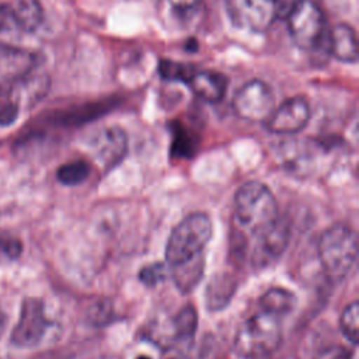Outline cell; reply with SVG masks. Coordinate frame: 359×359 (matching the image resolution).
<instances>
[{
  "mask_svg": "<svg viewBox=\"0 0 359 359\" xmlns=\"http://www.w3.org/2000/svg\"><path fill=\"white\" fill-rule=\"evenodd\" d=\"M278 203L269 188L261 182L243 184L234 195V220L241 230L257 237L279 219Z\"/></svg>",
  "mask_w": 359,
  "mask_h": 359,
  "instance_id": "6da1fadb",
  "label": "cell"
},
{
  "mask_svg": "<svg viewBox=\"0 0 359 359\" xmlns=\"http://www.w3.org/2000/svg\"><path fill=\"white\" fill-rule=\"evenodd\" d=\"M280 318L259 310L238 328L234 348L241 359H272L280 346Z\"/></svg>",
  "mask_w": 359,
  "mask_h": 359,
  "instance_id": "7a4b0ae2",
  "label": "cell"
},
{
  "mask_svg": "<svg viewBox=\"0 0 359 359\" xmlns=\"http://www.w3.org/2000/svg\"><path fill=\"white\" fill-rule=\"evenodd\" d=\"M213 226L206 213L187 216L171 231L165 245L167 268L180 266L203 257V250L212 237Z\"/></svg>",
  "mask_w": 359,
  "mask_h": 359,
  "instance_id": "3957f363",
  "label": "cell"
},
{
  "mask_svg": "<svg viewBox=\"0 0 359 359\" xmlns=\"http://www.w3.org/2000/svg\"><path fill=\"white\" fill-rule=\"evenodd\" d=\"M317 250L325 275L331 280L339 282L356 264V233L345 224H334L321 234Z\"/></svg>",
  "mask_w": 359,
  "mask_h": 359,
  "instance_id": "277c9868",
  "label": "cell"
},
{
  "mask_svg": "<svg viewBox=\"0 0 359 359\" xmlns=\"http://www.w3.org/2000/svg\"><path fill=\"white\" fill-rule=\"evenodd\" d=\"M287 28L293 42L306 50H313L323 39L325 17L311 0H297L287 14Z\"/></svg>",
  "mask_w": 359,
  "mask_h": 359,
  "instance_id": "5b68a950",
  "label": "cell"
},
{
  "mask_svg": "<svg viewBox=\"0 0 359 359\" xmlns=\"http://www.w3.org/2000/svg\"><path fill=\"white\" fill-rule=\"evenodd\" d=\"M49 327L45 304L38 297H25L21 303L18 320L10 334V344L20 349L38 346Z\"/></svg>",
  "mask_w": 359,
  "mask_h": 359,
  "instance_id": "8992f818",
  "label": "cell"
},
{
  "mask_svg": "<svg viewBox=\"0 0 359 359\" xmlns=\"http://www.w3.org/2000/svg\"><path fill=\"white\" fill-rule=\"evenodd\" d=\"M231 22L250 32L266 31L278 17L279 0H224Z\"/></svg>",
  "mask_w": 359,
  "mask_h": 359,
  "instance_id": "52a82bcc",
  "label": "cell"
},
{
  "mask_svg": "<svg viewBox=\"0 0 359 359\" xmlns=\"http://www.w3.org/2000/svg\"><path fill=\"white\" fill-rule=\"evenodd\" d=\"M275 98L271 87L261 80L245 83L233 98L236 114L248 122H265L273 111Z\"/></svg>",
  "mask_w": 359,
  "mask_h": 359,
  "instance_id": "ba28073f",
  "label": "cell"
},
{
  "mask_svg": "<svg viewBox=\"0 0 359 359\" xmlns=\"http://www.w3.org/2000/svg\"><path fill=\"white\" fill-rule=\"evenodd\" d=\"M310 119V105L302 95L287 98L272 111L265 121L266 128L276 135H293L300 132Z\"/></svg>",
  "mask_w": 359,
  "mask_h": 359,
  "instance_id": "9c48e42d",
  "label": "cell"
},
{
  "mask_svg": "<svg viewBox=\"0 0 359 359\" xmlns=\"http://www.w3.org/2000/svg\"><path fill=\"white\" fill-rule=\"evenodd\" d=\"M289 234L290 230L287 222L279 217L271 229L257 236V244L252 254L254 264L261 268L273 262L283 252L289 240Z\"/></svg>",
  "mask_w": 359,
  "mask_h": 359,
  "instance_id": "30bf717a",
  "label": "cell"
},
{
  "mask_svg": "<svg viewBox=\"0 0 359 359\" xmlns=\"http://www.w3.org/2000/svg\"><path fill=\"white\" fill-rule=\"evenodd\" d=\"M128 137L126 133L118 126L104 128L93 140V150L95 158L107 167H114L126 154Z\"/></svg>",
  "mask_w": 359,
  "mask_h": 359,
  "instance_id": "8fae6325",
  "label": "cell"
},
{
  "mask_svg": "<svg viewBox=\"0 0 359 359\" xmlns=\"http://www.w3.org/2000/svg\"><path fill=\"white\" fill-rule=\"evenodd\" d=\"M188 86L192 93L206 102H219L226 94L227 79L219 72L213 70H201L194 72Z\"/></svg>",
  "mask_w": 359,
  "mask_h": 359,
  "instance_id": "7c38bea8",
  "label": "cell"
},
{
  "mask_svg": "<svg viewBox=\"0 0 359 359\" xmlns=\"http://www.w3.org/2000/svg\"><path fill=\"white\" fill-rule=\"evenodd\" d=\"M198 328V314L192 306H185L172 320V355H182L185 349L192 344ZM171 355V356H172ZM170 356V358H171Z\"/></svg>",
  "mask_w": 359,
  "mask_h": 359,
  "instance_id": "4fadbf2b",
  "label": "cell"
},
{
  "mask_svg": "<svg viewBox=\"0 0 359 359\" xmlns=\"http://www.w3.org/2000/svg\"><path fill=\"white\" fill-rule=\"evenodd\" d=\"M330 50L335 59L344 63L358 60V39L355 29L348 24H338L330 34Z\"/></svg>",
  "mask_w": 359,
  "mask_h": 359,
  "instance_id": "5bb4252c",
  "label": "cell"
},
{
  "mask_svg": "<svg viewBox=\"0 0 359 359\" xmlns=\"http://www.w3.org/2000/svg\"><path fill=\"white\" fill-rule=\"evenodd\" d=\"M25 34L10 4H0V49L11 52L20 50Z\"/></svg>",
  "mask_w": 359,
  "mask_h": 359,
  "instance_id": "9a60e30c",
  "label": "cell"
},
{
  "mask_svg": "<svg viewBox=\"0 0 359 359\" xmlns=\"http://www.w3.org/2000/svg\"><path fill=\"white\" fill-rule=\"evenodd\" d=\"M296 304V296L283 287H271L259 299V310L266 311L280 320L290 314Z\"/></svg>",
  "mask_w": 359,
  "mask_h": 359,
  "instance_id": "2e32d148",
  "label": "cell"
},
{
  "mask_svg": "<svg viewBox=\"0 0 359 359\" xmlns=\"http://www.w3.org/2000/svg\"><path fill=\"white\" fill-rule=\"evenodd\" d=\"M8 4L27 34L35 32L42 25L43 8L39 0H11Z\"/></svg>",
  "mask_w": 359,
  "mask_h": 359,
  "instance_id": "e0dca14e",
  "label": "cell"
},
{
  "mask_svg": "<svg viewBox=\"0 0 359 359\" xmlns=\"http://www.w3.org/2000/svg\"><path fill=\"white\" fill-rule=\"evenodd\" d=\"M205 269V257L191 261L188 264L168 268V273L171 275L175 286L182 293H188L196 287L199 280L203 276Z\"/></svg>",
  "mask_w": 359,
  "mask_h": 359,
  "instance_id": "ac0fdd59",
  "label": "cell"
},
{
  "mask_svg": "<svg viewBox=\"0 0 359 359\" xmlns=\"http://www.w3.org/2000/svg\"><path fill=\"white\" fill-rule=\"evenodd\" d=\"M90 175V165L83 160L62 164L56 171V178L60 184L73 187L84 182Z\"/></svg>",
  "mask_w": 359,
  "mask_h": 359,
  "instance_id": "d6986e66",
  "label": "cell"
},
{
  "mask_svg": "<svg viewBox=\"0 0 359 359\" xmlns=\"http://www.w3.org/2000/svg\"><path fill=\"white\" fill-rule=\"evenodd\" d=\"M359 304L358 302H352L349 303L342 314H341V320H339V328L344 334V337L352 344L356 345L359 342Z\"/></svg>",
  "mask_w": 359,
  "mask_h": 359,
  "instance_id": "ffe728a7",
  "label": "cell"
},
{
  "mask_svg": "<svg viewBox=\"0 0 359 359\" xmlns=\"http://www.w3.org/2000/svg\"><path fill=\"white\" fill-rule=\"evenodd\" d=\"M194 72L195 69L192 66L174 60H161L158 66V73L163 79L168 81H182L185 84H188Z\"/></svg>",
  "mask_w": 359,
  "mask_h": 359,
  "instance_id": "44dd1931",
  "label": "cell"
},
{
  "mask_svg": "<svg viewBox=\"0 0 359 359\" xmlns=\"http://www.w3.org/2000/svg\"><path fill=\"white\" fill-rule=\"evenodd\" d=\"M168 275V268L164 264H151L139 272V279L146 286H156L157 283L163 282Z\"/></svg>",
  "mask_w": 359,
  "mask_h": 359,
  "instance_id": "7402d4cb",
  "label": "cell"
},
{
  "mask_svg": "<svg viewBox=\"0 0 359 359\" xmlns=\"http://www.w3.org/2000/svg\"><path fill=\"white\" fill-rule=\"evenodd\" d=\"M18 112H20V104L14 100L11 94L0 100V125L3 126L11 125L17 119Z\"/></svg>",
  "mask_w": 359,
  "mask_h": 359,
  "instance_id": "603a6c76",
  "label": "cell"
},
{
  "mask_svg": "<svg viewBox=\"0 0 359 359\" xmlns=\"http://www.w3.org/2000/svg\"><path fill=\"white\" fill-rule=\"evenodd\" d=\"M21 252V243L15 238L0 236V255L7 258H17Z\"/></svg>",
  "mask_w": 359,
  "mask_h": 359,
  "instance_id": "cb8c5ba5",
  "label": "cell"
},
{
  "mask_svg": "<svg viewBox=\"0 0 359 359\" xmlns=\"http://www.w3.org/2000/svg\"><path fill=\"white\" fill-rule=\"evenodd\" d=\"M317 359H349V352L341 346H332L321 352Z\"/></svg>",
  "mask_w": 359,
  "mask_h": 359,
  "instance_id": "d4e9b609",
  "label": "cell"
},
{
  "mask_svg": "<svg viewBox=\"0 0 359 359\" xmlns=\"http://www.w3.org/2000/svg\"><path fill=\"white\" fill-rule=\"evenodd\" d=\"M168 1L172 7H175L177 10H182V11L191 10L199 3V0H168Z\"/></svg>",
  "mask_w": 359,
  "mask_h": 359,
  "instance_id": "484cf974",
  "label": "cell"
},
{
  "mask_svg": "<svg viewBox=\"0 0 359 359\" xmlns=\"http://www.w3.org/2000/svg\"><path fill=\"white\" fill-rule=\"evenodd\" d=\"M6 324H7V317H6L4 311L0 309V338L6 330Z\"/></svg>",
  "mask_w": 359,
  "mask_h": 359,
  "instance_id": "4316f807",
  "label": "cell"
},
{
  "mask_svg": "<svg viewBox=\"0 0 359 359\" xmlns=\"http://www.w3.org/2000/svg\"><path fill=\"white\" fill-rule=\"evenodd\" d=\"M137 359H150V358L149 356H139Z\"/></svg>",
  "mask_w": 359,
  "mask_h": 359,
  "instance_id": "83f0119b",
  "label": "cell"
}]
</instances>
